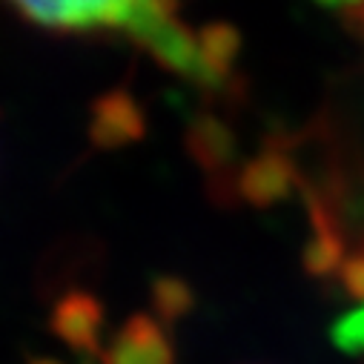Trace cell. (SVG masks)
I'll return each instance as SVG.
<instances>
[{"label":"cell","mask_w":364,"mask_h":364,"mask_svg":"<svg viewBox=\"0 0 364 364\" xmlns=\"http://www.w3.org/2000/svg\"><path fill=\"white\" fill-rule=\"evenodd\" d=\"M341 284H344V290L353 296V299H358V301H364V255H353V258H347L344 264H341Z\"/></svg>","instance_id":"8fae6325"},{"label":"cell","mask_w":364,"mask_h":364,"mask_svg":"<svg viewBox=\"0 0 364 364\" xmlns=\"http://www.w3.org/2000/svg\"><path fill=\"white\" fill-rule=\"evenodd\" d=\"M296 181V169L287 155L282 152H264L252 158L241 175H238V193L255 204V207H269L290 196Z\"/></svg>","instance_id":"5b68a950"},{"label":"cell","mask_w":364,"mask_h":364,"mask_svg":"<svg viewBox=\"0 0 364 364\" xmlns=\"http://www.w3.org/2000/svg\"><path fill=\"white\" fill-rule=\"evenodd\" d=\"M198 46H201V58L210 69V75L215 77V83L221 86L224 75L230 72L238 49H241V38L232 26L227 23H213V26H204L198 32Z\"/></svg>","instance_id":"52a82bcc"},{"label":"cell","mask_w":364,"mask_h":364,"mask_svg":"<svg viewBox=\"0 0 364 364\" xmlns=\"http://www.w3.org/2000/svg\"><path fill=\"white\" fill-rule=\"evenodd\" d=\"M32 364H60V361H55V358H38V361H32Z\"/></svg>","instance_id":"7c38bea8"},{"label":"cell","mask_w":364,"mask_h":364,"mask_svg":"<svg viewBox=\"0 0 364 364\" xmlns=\"http://www.w3.org/2000/svg\"><path fill=\"white\" fill-rule=\"evenodd\" d=\"M101 361L104 364H175V353L161 321L155 316L135 313L115 330L107 347H101Z\"/></svg>","instance_id":"7a4b0ae2"},{"label":"cell","mask_w":364,"mask_h":364,"mask_svg":"<svg viewBox=\"0 0 364 364\" xmlns=\"http://www.w3.org/2000/svg\"><path fill=\"white\" fill-rule=\"evenodd\" d=\"M15 12L29 23L55 32L121 29L129 35L138 4H18Z\"/></svg>","instance_id":"6da1fadb"},{"label":"cell","mask_w":364,"mask_h":364,"mask_svg":"<svg viewBox=\"0 0 364 364\" xmlns=\"http://www.w3.org/2000/svg\"><path fill=\"white\" fill-rule=\"evenodd\" d=\"M52 333L80 353H98L104 333V304L83 290L58 299L52 310Z\"/></svg>","instance_id":"3957f363"},{"label":"cell","mask_w":364,"mask_h":364,"mask_svg":"<svg viewBox=\"0 0 364 364\" xmlns=\"http://www.w3.org/2000/svg\"><path fill=\"white\" fill-rule=\"evenodd\" d=\"M196 161L213 172V175H227L230 164H232V152H235V141H232V132L215 121V118H198L190 129V138H187Z\"/></svg>","instance_id":"8992f818"},{"label":"cell","mask_w":364,"mask_h":364,"mask_svg":"<svg viewBox=\"0 0 364 364\" xmlns=\"http://www.w3.org/2000/svg\"><path fill=\"white\" fill-rule=\"evenodd\" d=\"M152 304L161 318L175 321L193 307V293L181 279H161L152 287Z\"/></svg>","instance_id":"9c48e42d"},{"label":"cell","mask_w":364,"mask_h":364,"mask_svg":"<svg viewBox=\"0 0 364 364\" xmlns=\"http://www.w3.org/2000/svg\"><path fill=\"white\" fill-rule=\"evenodd\" d=\"M144 135V112L124 89L107 92L95 101L89 118V138L101 149H115Z\"/></svg>","instance_id":"277c9868"},{"label":"cell","mask_w":364,"mask_h":364,"mask_svg":"<svg viewBox=\"0 0 364 364\" xmlns=\"http://www.w3.org/2000/svg\"><path fill=\"white\" fill-rule=\"evenodd\" d=\"M333 341L347 353H364V304L336 321Z\"/></svg>","instance_id":"30bf717a"},{"label":"cell","mask_w":364,"mask_h":364,"mask_svg":"<svg viewBox=\"0 0 364 364\" xmlns=\"http://www.w3.org/2000/svg\"><path fill=\"white\" fill-rule=\"evenodd\" d=\"M313 221H316V235H313V244L307 247L304 264L316 276H324V272H333L341 264V238L318 207L313 210Z\"/></svg>","instance_id":"ba28073f"}]
</instances>
